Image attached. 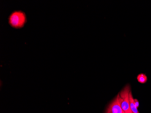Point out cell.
I'll list each match as a JSON object with an SVG mask.
<instances>
[{
	"label": "cell",
	"instance_id": "1",
	"mask_svg": "<svg viewBox=\"0 0 151 113\" xmlns=\"http://www.w3.org/2000/svg\"><path fill=\"white\" fill-rule=\"evenodd\" d=\"M26 22L25 13L20 10L12 12L8 17V22L12 27L20 28L23 27Z\"/></svg>",
	"mask_w": 151,
	"mask_h": 113
},
{
	"label": "cell",
	"instance_id": "2",
	"mask_svg": "<svg viewBox=\"0 0 151 113\" xmlns=\"http://www.w3.org/2000/svg\"><path fill=\"white\" fill-rule=\"evenodd\" d=\"M130 91V86L129 85H127L120 93H119L120 105L125 113H132L130 105L129 93Z\"/></svg>",
	"mask_w": 151,
	"mask_h": 113
},
{
	"label": "cell",
	"instance_id": "3",
	"mask_svg": "<svg viewBox=\"0 0 151 113\" xmlns=\"http://www.w3.org/2000/svg\"><path fill=\"white\" fill-rule=\"evenodd\" d=\"M106 113H125L121 108L119 94L109 105Z\"/></svg>",
	"mask_w": 151,
	"mask_h": 113
},
{
	"label": "cell",
	"instance_id": "4",
	"mask_svg": "<svg viewBox=\"0 0 151 113\" xmlns=\"http://www.w3.org/2000/svg\"><path fill=\"white\" fill-rule=\"evenodd\" d=\"M130 105L132 110V113H139L138 110V108L136 107L135 105L134 101V97L132 95V92L130 91L129 93Z\"/></svg>",
	"mask_w": 151,
	"mask_h": 113
},
{
	"label": "cell",
	"instance_id": "5",
	"mask_svg": "<svg viewBox=\"0 0 151 113\" xmlns=\"http://www.w3.org/2000/svg\"><path fill=\"white\" fill-rule=\"evenodd\" d=\"M137 80L141 84H145L147 81V77L145 74L140 73L137 77Z\"/></svg>",
	"mask_w": 151,
	"mask_h": 113
},
{
	"label": "cell",
	"instance_id": "6",
	"mask_svg": "<svg viewBox=\"0 0 151 113\" xmlns=\"http://www.w3.org/2000/svg\"><path fill=\"white\" fill-rule=\"evenodd\" d=\"M134 104L136 107L138 108L139 107V101H138V100L137 99H134Z\"/></svg>",
	"mask_w": 151,
	"mask_h": 113
}]
</instances>
